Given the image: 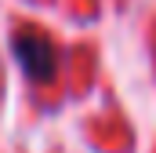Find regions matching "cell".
<instances>
[{
	"label": "cell",
	"instance_id": "1",
	"mask_svg": "<svg viewBox=\"0 0 156 153\" xmlns=\"http://www.w3.org/2000/svg\"><path fill=\"white\" fill-rule=\"evenodd\" d=\"M15 58L22 62V69L33 76V80H51L55 76V66H58L55 44L44 37V33H37V29H22L15 37Z\"/></svg>",
	"mask_w": 156,
	"mask_h": 153
}]
</instances>
